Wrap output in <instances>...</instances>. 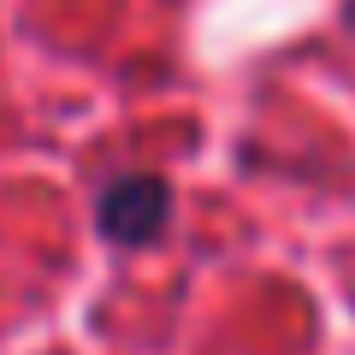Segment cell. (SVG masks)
Returning <instances> with one entry per match:
<instances>
[{
	"label": "cell",
	"mask_w": 355,
	"mask_h": 355,
	"mask_svg": "<svg viewBox=\"0 0 355 355\" xmlns=\"http://www.w3.org/2000/svg\"><path fill=\"white\" fill-rule=\"evenodd\" d=\"M166 214H172V190H166L160 178H148V172H130V178H113L101 190L95 225H101L107 243L137 249V243H148L154 231L166 225Z\"/></svg>",
	"instance_id": "1"
}]
</instances>
